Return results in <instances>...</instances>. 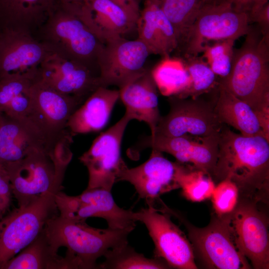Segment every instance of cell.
Here are the masks:
<instances>
[{
  "label": "cell",
  "instance_id": "obj_1",
  "mask_svg": "<svg viewBox=\"0 0 269 269\" xmlns=\"http://www.w3.org/2000/svg\"><path fill=\"white\" fill-rule=\"evenodd\" d=\"M214 182L228 179L240 196L256 203H267L269 191V140L262 135L245 136L223 124L219 135Z\"/></svg>",
  "mask_w": 269,
  "mask_h": 269
},
{
  "label": "cell",
  "instance_id": "obj_2",
  "mask_svg": "<svg viewBox=\"0 0 269 269\" xmlns=\"http://www.w3.org/2000/svg\"><path fill=\"white\" fill-rule=\"evenodd\" d=\"M245 40L233 49L229 75L219 84L248 104L256 115L269 112V38L250 26Z\"/></svg>",
  "mask_w": 269,
  "mask_h": 269
},
{
  "label": "cell",
  "instance_id": "obj_3",
  "mask_svg": "<svg viewBox=\"0 0 269 269\" xmlns=\"http://www.w3.org/2000/svg\"><path fill=\"white\" fill-rule=\"evenodd\" d=\"M135 227L123 229H99L86 221H75L55 215L44 228L52 247L57 252L67 249L64 257L70 269H98L97 260L110 249L128 243Z\"/></svg>",
  "mask_w": 269,
  "mask_h": 269
},
{
  "label": "cell",
  "instance_id": "obj_4",
  "mask_svg": "<svg viewBox=\"0 0 269 269\" xmlns=\"http://www.w3.org/2000/svg\"><path fill=\"white\" fill-rule=\"evenodd\" d=\"M73 137L67 135L55 145L34 147L21 159L2 163L8 173L18 206L27 204L64 178L73 153Z\"/></svg>",
  "mask_w": 269,
  "mask_h": 269
},
{
  "label": "cell",
  "instance_id": "obj_5",
  "mask_svg": "<svg viewBox=\"0 0 269 269\" xmlns=\"http://www.w3.org/2000/svg\"><path fill=\"white\" fill-rule=\"evenodd\" d=\"M64 178L26 205L18 206L0 220V269L31 243L58 211L56 196Z\"/></svg>",
  "mask_w": 269,
  "mask_h": 269
},
{
  "label": "cell",
  "instance_id": "obj_6",
  "mask_svg": "<svg viewBox=\"0 0 269 269\" xmlns=\"http://www.w3.org/2000/svg\"><path fill=\"white\" fill-rule=\"evenodd\" d=\"M52 49L100 74L98 57L103 44L77 15L59 3L38 30Z\"/></svg>",
  "mask_w": 269,
  "mask_h": 269
},
{
  "label": "cell",
  "instance_id": "obj_7",
  "mask_svg": "<svg viewBox=\"0 0 269 269\" xmlns=\"http://www.w3.org/2000/svg\"><path fill=\"white\" fill-rule=\"evenodd\" d=\"M250 26L247 14L232 7L229 0L217 5H201L175 51L177 56H198L210 41H235L246 35Z\"/></svg>",
  "mask_w": 269,
  "mask_h": 269
},
{
  "label": "cell",
  "instance_id": "obj_8",
  "mask_svg": "<svg viewBox=\"0 0 269 269\" xmlns=\"http://www.w3.org/2000/svg\"><path fill=\"white\" fill-rule=\"evenodd\" d=\"M218 90V86L195 97H168L169 112L161 116L151 135L209 136L219 134L224 124L218 120L214 111Z\"/></svg>",
  "mask_w": 269,
  "mask_h": 269
},
{
  "label": "cell",
  "instance_id": "obj_9",
  "mask_svg": "<svg viewBox=\"0 0 269 269\" xmlns=\"http://www.w3.org/2000/svg\"><path fill=\"white\" fill-rule=\"evenodd\" d=\"M165 211L184 223L192 245L208 267L219 269L251 268L247 258L235 245L228 215H216L207 226L199 228L184 221L180 215L167 207Z\"/></svg>",
  "mask_w": 269,
  "mask_h": 269
},
{
  "label": "cell",
  "instance_id": "obj_10",
  "mask_svg": "<svg viewBox=\"0 0 269 269\" xmlns=\"http://www.w3.org/2000/svg\"><path fill=\"white\" fill-rule=\"evenodd\" d=\"M130 121L124 114L116 124L98 136L79 158L88 171L87 189L103 188L111 192L121 173L128 167L121 156V147Z\"/></svg>",
  "mask_w": 269,
  "mask_h": 269
},
{
  "label": "cell",
  "instance_id": "obj_11",
  "mask_svg": "<svg viewBox=\"0 0 269 269\" xmlns=\"http://www.w3.org/2000/svg\"><path fill=\"white\" fill-rule=\"evenodd\" d=\"M137 221L144 224L154 245L153 257L164 260L170 268L196 269L192 246L167 212L154 207L134 212Z\"/></svg>",
  "mask_w": 269,
  "mask_h": 269
},
{
  "label": "cell",
  "instance_id": "obj_12",
  "mask_svg": "<svg viewBox=\"0 0 269 269\" xmlns=\"http://www.w3.org/2000/svg\"><path fill=\"white\" fill-rule=\"evenodd\" d=\"M56 204L60 216L73 220L102 218L108 227L113 229L135 227L137 222L132 208L119 207L111 191L103 188H86L77 196L68 195L61 190L56 196Z\"/></svg>",
  "mask_w": 269,
  "mask_h": 269
},
{
  "label": "cell",
  "instance_id": "obj_13",
  "mask_svg": "<svg viewBox=\"0 0 269 269\" xmlns=\"http://www.w3.org/2000/svg\"><path fill=\"white\" fill-rule=\"evenodd\" d=\"M84 101L63 94L38 78L31 89V107L27 117L51 141H58L69 133L67 123Z\"/></svg>",
  "mask_w": 269,
  "mask_h": 269
},
{
  "label": "cell",
  "instance_id": "obj_14",
  "mask_svg": "<svg viewBox=\"0 0 269 269\" xmlns=\"http://www.w3.org/2000/svg\"><path fill=\"white\" fill-rule=\"evenodd\" d=\"M239 202L228 215L235 245L254 269L269 268V236L267 217L258 210L256 202Z\"/></svg>",
  "mask_w": 269,
  "mask_h": 269
},
{
  "label": "cell",
  "instance_id": "obj_15",
  "mask_svg": "<svg viewBox=\"0 0 269 269\" xmlns=\"http://www.w3.org/2000/svg\"><path fill=\"white\" fill-rule=\"evenodd\" d=\"M150 54L138 38L128 40L120 36L107 41L98 57L101 86L121 88L145 72Z\"/></svg>",
  "mask_w": 269,
  "mask_h": 269
},
{
  "label": "cell",
  "instance_id": "obj_16",
  "mask_svg": "<svg viewBox=\"0 0 269 269\" xmlns=\"http://www.w3.org/2000/svg\"><path fill=\"white\" fill-rule=\"evenodd\" d=\"M29 31L11 27L0 31V79L18 75H38L39 67L53 51Z\"/></svg>",
  "mask_w": 269,
  "mask_h": 269
},
{
  "label": "cell",
  "instance_id": "obj_17",
  "mask_svg": "<svg viewBox=\"0 0 269 269\" xmlns=\"http://www.w3.org/2000/svg\"><path fill=\"white\" fill-rule=\"evenodd\" d=\"M181 163L165 157L162 152L152 149L149 158L141 164L126 168L118 182L126 181L133 185L139 198L147 206H153L161 195L180 188L178 175Z\"/></svg>",
  "mask_w": 269,
  "mask_h": 269
},
{
  "label": "cell",
  "instance_id": "obj_18",
  "mask_svg": "<svg viewBox=\"0 0 269 269\" xmlns=\"http://www.w3.org/2000/svg\"><path fill=\"white\" fill-rule=\"evenodd\" d=\"M38 79L63 94L84 101L101 86L99 73L54 51L41 64Z\"/></svg>",
  "mask_w": 269,
  "mask_h": 269
},
{
  "label": "cell",
  "instance_id": "obj_19",
  "mask_svg": "<svg viewBox=\"0 0 269 269\" xmlns=\"http://www.w3.org/2000/svg\"><path fill=\"white\" fill-rule=\"evenodd\" d=\"M219 135L166 136L154 134L147 136L141 146L169 153L177 162L190 165L211 176L217 160Z\"/></svg>",
  "mask_w": 269,
  "mask_h": 269
},
{
  "label": "cell",
  "instance_id": "obj_20",
  "mask_svg": "<svg viewBox=\"0 0 269 269\" xmlns=\"http://www.w3.org/2000/svg\"><path fill=\"white\" fill-rule=\"evenodd\" d=\"M157 90L149 69L119 90L120 99L126 108L125 114L131 120L146 123L150 128V135L154 133L161 116Z\"/></svg>",
  "mask_w": 269,
  "mask_h": 269
},
{
  "label": "cell",
  "instance_id": "obj_21",
  "mask_svg": "<svg viewBox=\"0 0 269 269\" xmlns=\"http://www.w3.org/2000/svg\"><path fill=\"white\" fill-rule=\"evenodd\" d=\"M76 15L103 44L136 27L137 20L109 0H91Z\"/></svg>",
  "mask_w": 269,
  "mask_h": 269
},
{
  "label": "cell",
  "instance_id": "obj_22",
  "mask_svg": "<svg viewBox=\"0 0 269 269\" xmlns=\"http://www.w3.org/2000/svg\"><path fill=\"white\" fill-rule=\"evenodd\" d=\"M136 29L137 38L145 45L150 54L159 55L164 58L176 51L178 42L174 27L152 0H144Z\"/></svg>",
  "mask_w": 269,
  "mask_h": 269
},
{
  "label": "cell",
  "instance_id": "obj_23",
  "mask_svg": "<svg viewBox=\"0 0 269 269\" xmlns=\"http://www.w3.org/2000/svg\"><path fill=\"white\" fill-rule=\"evenodd\" d=\"M119 99V90L99 87L71 115L67 130L74 136L99 132L107 124Z\"/></svg>",
  "mask_w": 269,
  "mask_h": 269
},
{
  "label": "cell",
  "instance_id": "obj_24",
  "mask_svg": "<svg viewBox=\"0 0 269 269\" xmlns=\"http://www.w3.org/2000/svg\"><path fill=\"white\" fill-rule=\"evenodd\" d=\"M45 146L42 136L26 122L1 113L0 163L16 161L24 157L32 148Z\"/></svg>",
  "mask_w": 269,
  "mask_h": 269
},
{
  "label": "cell",
  "instance_id": "obj_25",
  "mask_svg": "<svg viewBox=\"0 0 269 269\" xmlns=\"http://www.w3.org/2000/svg\"><path fill=\"white\" fill-rule=\"evenodd\" d=\"M59 3L58 0H0V27L21 29L33 34Z\"/></svg>",
  "mask_w": 269,
  "mask_h": 269
},
{
  "label": "cell",
  "instance_id": "obj_26",
  "mask_svg": "<svg viewBox=\"0 0 269 269\" xmlns=\"http://www.w3.org/2000/svg\"><path fill=\"white\" fill-rule=\"evenodd\" d=\"M214 111L221 123L233 127L241 135L266 138L252 108L219 84Z\"/></svg>",
  "mask_w": 269,
  "mask_h": 269
},
{
  "label": "cell",
  "instance_id": "obj_27",
  "mask_svg": "<svg viewBox=\"0 0 269 269\" xmlns=\"http://www.w3.org/2000/svg\"><path fill=\"white\" fill-rule=\"evenodd\" d=\"M51 246L44 229L28 245L8 261L2 269H69L65 258Z\"/></svg>",
  "mask_w": 269,
  "mask_h": 269
},
{
  "label": "cell",
  "instance_id": "obj_28",
  "mask_svg": "<svg viewBox=\"0 0 269 269\" xmlns=\"http://www.w3.org/2000/svg\"><path fill=\"white\" fill-rule=\"evenodd\" d=\"M38 76L18 75L0 79V113L16 119L27 117L31 89Z\"/></svg>",
  "mask_w": 269,
  "mask_h": 269
},
{
  "label": "cell",
  "instance_id": "obj_29",
  "mask_svg": "<svg viewBox=\"0 0 269 269\" xmlns=\"http://www.w3.org/2000/svg\"><path fill=\"white\" fill-rule=\"evenodd\" d=\"M151 73L157 89L164 96L179 97L190 86L189 73L179 57L163 58Z\"/></svg>",
  "mask_w": 269,
  "mask_h": 269
},
{
  "label": "cell",
  "instance_id": "obj_30",
  "mask_svg": "<svg viewBox=\"0 0 269 269\" xmlns=\"http://www.w3.org/2000/svg\"><path fill=\"white\" fill-rule=\"evenodd\" d=\"M105 260L98 265L101 269H169L161 259L148 258L136 252L128 243L109 250Z\"/></svg>",
  "mask_w": 269,
  "mask_h": 269
},
{
  "label": "cell",
  "instance_id": "obj_31",
  "mask_svg": "<svg viewBox=\"0 0 269 269\" xmlns=\"http://www.w3.org/2000/svg\"><path fill=\"white\" fill-rule=\"evenodd\" d=\"M151 0L161 8L174 27L178 42L176 51L202 4L198 0Z\"/></svg>",
  "mask_w": 269,
  "mask_h": 269
},
{
  "label": "cell",
  "instance_id": "obj_32",
  "mask_svg": "<svg viewBox=\"0 0 269 269\" xmlns=\"http://www.w3.org/2000/svg\"><path fill=\"white\" fill-rule=\"evenodd\" d=\"M178 182L183 196L193 202H201L210 198L216 186L210 175L182 163L178 173Z\"/></svg>",
  "mask_w": 269,
  "mask_h": 269
},
{
  "label": "cell",
  "instance_id": "obj_33",
  "mask_svg": "<svg viewBox=\"0 0 269 269\" xmlns=\"http://www.w3.org/2000/svg\"><path fill=\"white\" fill-rule=\"evenodd\" d=\"M182 59L190 76V84L179 98L197 97L218 86L219 79L203 58L197 56Z\"/></svg>",
  "mask_w": 269,
  "mask_h": 269
},
{
  "label": "cell",
  "instance_id": "obj_34",
  "mask_svg": "<svg viewBox=\"0 0 269 269\" xmlns=\"http://www.w3.org/2000/svg\"><path fill=\"white\" fill-rule=\"evenodd\" d=\"M205 47L204 57L207 60L213 72L220 79L227 77L230 73L234 42L232 40H220Z\"/></svg>",
  "mask_w": 269,
  "mask_h": 269
},
{
  "label": "cell",
  "instance_id": "obj_35",
  "mask_svg": "<svg viewBox=\"0 0 269 269\" xmlns=\"http://www.w3.org/2000/svg\"><path fill=\"white\" fill-rule=\"evenodd\" d=\"M211 197L217 216H227L234 212L239 202V190L234 182L225 179L215 186Z\"/></svg>",
  "mask_w": 269,
  "mask_h": 269
},
{
  "label": "cell",
  "instance_id": "obj_36",
  "mask_svg": "<svg viewBox=\"0 0 269 269\" xmlns=\"http://www.w3.org/2000/svg\"><path fill=\"white\" fill-rule=\"evenodd\" d=\"M12 193L8 173L0 163V211L3 214L9 209Z\"/></svg>",
  "mask_w": 269,
  "mask_h": 269
},
{
  "label": "cell",
  "instance_id": "obj_37",
  "mask_svg": "<svg viewBox=\"0 0 269 269\" xmlns=\"http://www.w3.org/2000/svg\"><path fill=\"white\" fill-rule=\"evenodd\" d=\"M250 23L255 22L257 23L264 36L269 38V4L264 6L258 11L249 17Z\"/></svg>",
  "mask_w": 269,
  "mask_h": 269
},
{
  "label": "cell",
  "instance_id": "obj_38",
  "mask_svg": "<svg viewBox=\"0 0 269 269\" xmlns=\"http://www.w3.org/2000/svg\"><path fill=\"white\" fill-rule=\"evenodd\" d=\"M124 10L137 21L140 13V0H109Z\"/></svg>",
  "mask_w": 269,
  "mask_h": 269
},
{
  "label": "cell",
  "instance_id": "obj_39",
  "mask_svg": "<svg viewBox=\"0 0 269 269\" xmlns=\"http://www.w3.org/2000/svg\"><path fill=\"white\" fill-rule=\"evenodd\" d=\"M235 4V7L243 11H250L259 8L267 2V0H229Z\"/></svg>",
  "mask_w": 269,
  "mask_h": 269
},
{
  "label": "cell",
  "instance_id": "obj_40",
  "mask_svg": "<svg viewBox=\"0 0 269 269\" xmlns=\"http://www.w3.org/2000/svg\"><path fill=\"white\" fill-rule=\"evenodd\" d=\"M91 0H58L65 9L76 15Z\"/></svg>",
  "mask_w": 269,
  "mask_h": 269
},
{
  "label": "cell",
  "instance_id": "obj_41",
  "mask_svg": "<svg viewBox=\"0 0 269 269\" xmlns=\"http://www.w3.org/2000/svg\"><path fill=\"white\" fill-rule=\"evenodd\" d=\"M3 214L0 211V220L1 219V218L3 217Z\"/></svg>",
  "mask_w": 269,
  "mask_h": 269
},
{
  "label": "cell",
  "instance_id": "obj_42",
  "mask_svg": "<svg viewBox=\"0 0 269 269\" xmlns=\"http://www.w3.org/2000/svg\"><path fill=\"white\" fill-rule=\"evenodd\" d=\"M0 116H1V113H0Z\"/></svg>",
  "mask_w": 269,
  "mask_h": 269
}]
</instances>
